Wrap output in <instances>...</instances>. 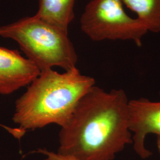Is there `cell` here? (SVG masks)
<instances>
[{"label": "cell", "instance_id": "1", "mask_svg": "<svg viewBox=\"0 0 160 160\" xmlns=\"http://www.w3.org/2000/svg\"><path fill=\"white\" fill-rule=\"evenodd\" d=\"M129 102L122 89L94 86L61 127L58 153L78 160H113L132 143Z\"/></svg>", "mask_w": 160, "mask_h": 160}, {"label": "cell", "instance_id": "2", "mask_svg": "<svg viewBox=\"0 0 160 160\" xmlns=\"http://www.w3.org/2000/svg\"><path fill=\"white\" fill-rule=\"evenodd\" d=\"M95 84L94 78L81 74L77 67L63 73L53 69L42 71L16 100L12 120L23 131L51 124L62 127L80 98Z\"/></svg>", "mask_w": 160, "mask_h": 160}, {"label": "cell", "instance_id": "3", "mask_svg": "<svg viewBox=\"0 0 160 160\" xmlns=\"http://www.w3.org/2000/svg\"><path fill=\"white\" fill-rule=\"evenodd\" d=\"M0 37L16 41L40 72L54 67L65 71L76 68L78 55L68 32L35 15L1 26Z\"/></svg>", "mask_w": 160, "mask_h": 160}, {"label": "cell", "instance_id": "4", "mask_svg": "<svg viewBox=\"0 0 160 160\" xmlns=\"http://www.w3.org/2000/svg\"><path fill=\"white\" fill-rule=\"evenodd\" d=\"M80 26L93 41L129 40L139 47L148 32L137 17L125 12L121 0H91L81 15Z\"/></svg>", "mask_w": 160, "mask_h": 160}, {"label": "cell", "instance_id": "5", "mask_svg": "<svg viewBox=\"0 0 160 160\" xmlns=\"http://www.w3.org/2000/svg\"><path fill=\"white\" fill-rule=\"evenodd\" d=\"M129 126L132 143L137 154L147 159L152 152L147 148L145 140L149 134L160 137V100L153 102L146 98L129 100Z\"/></svg>", "mask_w": 160, "mask_h": 160}, {"label": "cell", "instance_id": "6", "mask_svg": "<svg viewBox=\"0 0 160 160\" xmlns=\"http://www.w3.org/2000/svg\"><path fill=\"white\" fill-rule=\"evenodd\" d=\"M40 70L16 50L0 47V94L8 95L29 86Z\"/></svg>", "mask_w": 160, "mask_h": 160}, {"label": "cell", "instance_id": "7", "mask_svg": "<svg viewBox=\"0 0 160 160\" xmlns=\"http://www.w3.org/2000/svg\"><path fill=\"white\" fill-rule=\"evenodd\" d=\"M75 0H39L36 16L68 32L70 23L74 19Z\"/></svg>", "mask_w": 160, "mask_h": 160}, {"label": "cell", "instance_id": "8", "mask_svg": "<svg viewBox=\"0 0 160 160\" xmlns=\"http://www.w3.org/2000/svg\"><path fill=\"white\" fill-rule=\"evenodd\" d=\"M148 32L160 33V0H121Z\"/></svg>", "mask_w": 160, "mask_h": 160}, {"label": "cell", "instance_id": "9", "mask_svg": "<svg viewBox=\"0 0 160 160\" xmlns=\"http://www.w3.org/2000/svg\"><path fill=\"white\" fill-rule=\"evenodd\" d=\"M36 152L38 153L45 155L46 157L45 160H78L71 156L53 152L47 150L46 149H38Z\"/></svg>", "mask_w": 160, "mask_h": 160}, {"label": "cell", "instance_id": "10", "mask_svg": "<svg viewBox=\"0 0 160 160\" xmlns=\"http://www.w3.org/2000/svg\"><path fill=\"white\" fill-rule=\"evenodd\" d=\"M157 146L160 156V137H157Z\"/></svg>", "mask_w": 160, "mask_h": 160}]
</instances>
